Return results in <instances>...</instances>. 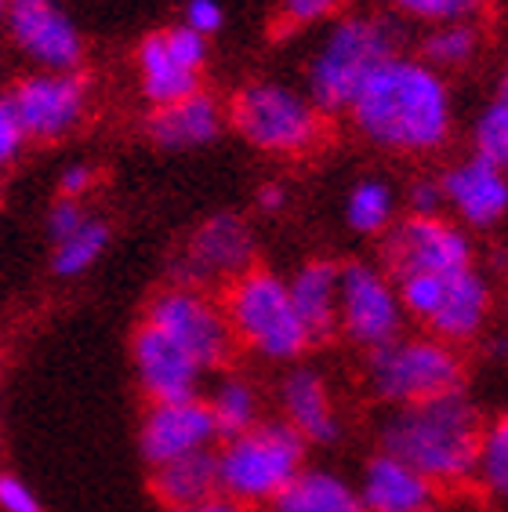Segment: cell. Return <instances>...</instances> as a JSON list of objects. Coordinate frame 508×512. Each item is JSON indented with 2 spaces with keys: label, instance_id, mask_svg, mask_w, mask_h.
Listing matches in <instances>:
<instances>
[{
  "label": "cell",
  "instance_id": "1",
  "mask_svg": "<svg viewBox=\"0 0 508 512\" xmlns=\"http://www.w3.org/2000/svg\"><path fill=\"white\" fill-rule=\"evenodd\" d=\"M352 128L396 157L440 153L454 131V95L440 69L414 55H392L349 106Z\"/></svg>",
  "mask_w": 508,
  "mask_h": 512
},
{
  "label": "cell",
  "instance_id": "2",
  "mask_svg": "<svg viewBox=\"0 0 508 512\" xmlns=\"http://www.w3.org/2000/svg\"><path fill=\"white\" fill-rule=\"evenodd\" d=\"M483 425V414L465 393L392 407L381 422V451L407 462L432 487H458L472 480Z\"/></svg>",
  "mask_w": 508,
  "mask_h": 512
},
{
  "label": "cell",
  "instance_id": "3",
  "mask_svg": "<svg viewBox=\"0 0 508 512\" xmlns=\"http://www.w3.org/2000/svg\"><path fill=\"white\" fill-rule=\"evenodd\" d=\"M392 55H400V30L396 22L360 11V15H338L334 26L316 44L309 73H305V95L323 117L349 113L352 99L363 84L378 73Z\"/></svg>",
  "mask_w": 508,
  "mask_h": 512
},
{
  "label": "cell",
  "instance_id": "4",
  "mask_svg": "<svg viewBox=\"0 0 508 512\" xmlns=\"http://www.w3.org/2000/svg\"><path fill=\"white\" fill-rule=\"evenodd\" d=\"M305 440L287 422H254L251 429L225 436L215 454L218 494L236 505H273L305 469Z\"/></svg>",
  "mask_w": 508,
  "mask_h": 512
},
{
  "label": "cell",
  "instance_id": "5",
  "mask_svg": "<svg viewBox=\"0 0 508 512\" xmlns=\"http://www.w3.org/2000/svg\"><path fill=\"white\" fill-rule=\"evenodd\" d=\"M222 309L229 327H233L236 345L251 349L254 356H262L269 364H294L313 345V338L291 306L287 280L269 273V269L251 266L247 273L229 280Z\"/></svg>",
  "mask_w": 508,
  "mask_h": 512
},
{
  "label": "cell",
  "instance_id": "6",
  "mask_svg": "<svg viewBox=\"0 0 508 512\" xmlns=\"http://www.w3.org/2000/svg\"><path fill=\"white\" fill-rule=\"evenodd\" d=\"M367 389L378 404L407 407L465 389L458 345L432 335H400L367 353Z\"/></svg>",
  "mask_w": 508,
  "mask_h": 512
},
{
  "label": "cell",
  "instance_id": "7",
  "mask_svg": "<svg viewBox=\"0 0 508 512\" xmlns=\"http://www.w3.org/2000/svg\"><path fill=\"white\" fill-rule=\"evenodd\" d=\"M400 306L432 338L450 345L476 342L494 316V284L479 266L450 273H418L396 280Z\"/></svg>",
  "mask_w": 508,
  "mask_h": 512
},
{
  "label": "cell",
  "instance_id": "8",
  "mask_svg": "<svg viewBox=\"0 0 508 512\" xmlns=\"http://www.w3.org/2000/svg\"><path fill=\"white\" fill-rule=\"evenodd\" d=\"M225 120L240 131L244 142L273 157H302L320 146L327 128L323 113L305 91H294L276 80H254L236 91L225 109Z\"/></svg>",
  "mask_w": 508,
  "mask_h": 512
},
{
  "label": "cell",
  "instance_id": "9",
  "mask_svg": "<svg viewBox=\"0 0 508 512\" xmlns=\"http://www.w3.org/2000/svg\"><path fill=\"white\" fill-rule=\"evenodd\" d=\"M146 324H153L175 345H182L196 364H200V371H218L236 353L233 327L225 320L222 302H215L204 287H189V284L164 287L149 302Z\"/></svg>",
  "mask_w": 508,
  "mask_h": 512
},
{
  "label": "cell",
  "instance_id": "10",
  "mask_svg": "<svg viewBox=\"0 0 508 512\" xmlns=\"http://www.w3.org/2000/svg\"><path fill=\"white\" fill-rule=\"evenodd\" d=\"M30 142H62L91 117V84L80 69H33L8 95Z\"/></svg>",
  "mask_w": 508,
  "mask_h": 512
},
{
  "label": "cell",
  "instance_id": "11",
  "mask_svg": "<svg viewBox=\"0 0 508 512\" xmlns=\"http://www.w3.org/2000/svg\"><path fill=\"white\" fill-rule=\"evenodd\" d=\"M400 291L385 269L352 262L338 273V331L360 349H378L403 335Z\"/></svg>",
  "mask_w": 508,
  "mask_h": 512
},
{
  "label": "cell",
  "instance_id": "12",
  "mask_svg": "<svg viewBox=\"0 0 508 512\" xmlns=\"http://www.w3.org/2000/svg\"><path fill=\"white\" fill-rule=\"evenodd\" d=\"M385 266L392 280L476 266L472 237L443 215H411L385 233Z\"/></svg>",
  "mask_w": 508,
  "mask_h": 512
},
{
  "label": "cell",
  "instance_id": "13",
  "mask_svg": "<svg viewBox=\"0 0 508 512\" xmlns=\"http://www.w3.org/2000/svg\"><path fill=\"white\" fill-rule=\"evenodd\" d=\"M138 88L149 106H171L200 91V77L207 66V37L193 33L189 26L149 33L135 51Z\"/></svg>",
  "mask_w": 508,
  "mask_h": 512
},
{
  "label": "cell",
  "instance_id": "14",
  "mask_svg": "<svg viewBox=\"0 0 508 512\" xmlns=\"http://www.w3.org/2000/svg\"><path fill=\"white\" fill-rule=\"evenodd\" d=\"M4 30L33 69H80L84 33L59 0H8Z\"/></svg>",
  "mask_w": 508,
  "mask_h": 512
},
{
  "label": "cell",
  "instance_id": "15",
  "mask_svg": "<svg viewBox=\"0 0 508 512\" xmlns=\"http://www.w3.org/2000/svg\"><path fill=\"white\" fill-rule=\"evenodd\" d=\"M254 266V233L244 218L233 211L211 215L204 226L189 237L182 262H178V284L207 287L229 284Z\"/></svg>",
  "mask_w": 508,
  "mask_h": 512
},
{
  "label": "cell",
  "instance_id": "16",
  "mask_svg": "<svg viewBox=\"0 0 508 512\" xmlns=\"http://www.w3.org/2000/svg\"><path fill=\"white\" fill-rule=\"evenodd\" d=\"M218 440L215 418L207 411V404L200 396L189 400H171V404H153L142 418V433L138 444L146 454L149 465L175 462L196 451H211V444Z\"/></svg>",
  "mask_w": 508,
  "mask_h": 512
},
{
  "label": "cell",
  "instance_id": "17",
  "mask_svg": "<svg viewBox=\"0 0 508 512\" xmlns=\"http://www.w3.org/2000/svg\"><path fill=\"white\" fill-rule=\"evenodd\" d=\"M131 360H135V375L142 393L153 404H171V400H189L200 389V364L193 356L175 345L164 331H157L153 324H138V331L131 335Z\"/></svg>",
  "mask_w": 508,
  "mask_h": 512
},
{
  "label": "cell",
  "instance_id": "18",
  "mask_svg": "<svg viewBox=\"0 0 508 512\" xmlns=\"http://www.w3.org/2000/svg\"><path fill=\"white\" fill-rule=\"evenodd\" d=\"M443 207L454 211L461 226L490 229L498 226L508 211V178L505 168L487 157H465L450 164L440 178Z\"/></svg>",
  "mask_w": 508,
  "mask_h": 512
},
{
  "label": "cell",
  "instance_id": "19",
  "mask_svg": "<svg viewBox=\"0 0 508 512\" xmlns=\"http://www.w3.org/2000/svg\"><path fill=\"white\" fill-rule=\"evenodd\" d=\"M280 411L305 444H334L342 433V418L327 378L316 367H294L280 382Z\"/></svg>",
  "mask_w": 508,
  "mask_h": 512
},
{
  "label": "cell",
  "instance_id": "20",
  "mask_svg": "<svg viewBox=\"0 0 508 512\" xmlns=\"http://www.w3.org/2000/svg\"><path fill=\"white\" fill-rule=\"evenodd\" d=\"M360 502L367 512H425L436 509V487L411 465L392 458L389 451H378L363 465L360 476Z\"/></svg>",
  "mask_w": 508,
  "mask_h": 512
},
{
  "label": "cell",
  "instance_id": "21",
  "mask_svg": "<svg viewBox=\"0 0 508 512\" xmlns=\"http://www.w3.org/2000/svg\"><path fill=\"white\" fill-rule=\"evenodd\" d=\"M149 138L160 149H200L215 142L225 131V106L204 91H196L189 99H178L171 106H157L149 117Z\"/></svg>",
  "mask_w": 508,
  "mask_h": 512
},
{
  "label": "cell",
  "instance_id": "22",
  "mask_svg": "<svg viewBox=\"0 0 508 512\" xmlns=\"http://www.w3.org/2000/svg\"><path fill=\"white\" fill-rule=\"evenodd\" d=\"M338 273L342 266H334L327 258H313L287 280L291 306L313 342H323L338 331Z\"/></svg>",
  "mask_w": 508,
  "mask_h": 512
},
{
  "label": "cell",
  "instance_id": "23",
  "mask_svg": "<svg viewBox=\"0 0 508 512\" xmlns=\"http://www.w3.org/2000/svg\"><path fill=\"white\" fill-rule=\"evenodd\" d=\"M153 494L167 505L171 512L193 509V505L207 502L218 494V469H215V454L211 451H196L186 458H175V462H160L153 465Z\"/></svg>",
  "mask_w": 508,
  "mask_h": 512
},
{
  "label": "cell",
  "instance_id": "24",
  "mask_svg": "<svg viewBox=\"0 0 508 512\" xmlns=\"http://www.w3.org/2000/svg\"><path fill=\"white\" fill-rule=\"evenodd\" d=\"M276 512H367L360 502V494L349 480L323 469H309L298 473L294 483L273 502Z\"/></svg>",
  "mask_w": 508,
  "mask_h": 512
},
{
  "label": "cell",
  "instance_id": "25",
  "mask_svg": "<svg viewBox=\"0 0 508 512\" xmlns=\"http://www.w3.org/2000/svg\"><path fill=\"white\" fill-rule=\"evenodd\" d=\"M345 222L360 237L389 233L392 222H396V193H392L389 182H381V178L356 182L349 189V200H345Z\"/></svg>",
  "mask_w": 508,
  "mask_h": 512
},
{
  "label": "cell",
  "instance_id": "26",
  "mask_svg": "<svg viewBox=\"0 0 508 512\" xmlns=\"http://www.w3.org/2000/svg\"><path fill=\"white\" fill-rule=\"evenodd\" d=\"M207 411H211V418H215V429L218 436H236L244 433V429H251L254 422H262L258 418V389H254L247 378L233 375V378H222V382L215 385V393H211V400H204Z\"/></svg>",
  "mask_w": 508,
  "mask_h": 512
},
{
  "label": "cell",
  "instance_id": "27",
  "mask_svg": "<svg viewBox=\"0 0 508 512\" xmlns=\"http://www.w3.org/2000/svg\"><path fill=\"white\" fill-rule=\"evenodd\" d=\"M479 26L476 22H443V26H432L425 44H421V62H429L432 69H465L469 62H476L479 55Z\"/></svg>",
  "mask_w": 508,
  "mask_h": 512
},
{
  "label": "cell",
  "instance_id": "28",
  "mask_svg": "<svg viewBox=\"0 0 508 512\" xmlns=\"http://www.w3.org/2000/svg\"><path fill=\"white\" fill-rule=\"evenodd\" d=\"M109 247V222L88 215L73 233H66L62 240H55V273L59 276H84L98 258L106 255Z\"/></svg>",
  "mask_w": 508,
  "mask_h": 512
},
{
  "label": "cell",
  "instance_id": "29",
  "mask_svg": "<svg viewBox=\"0 0 508 512\" xmlns=\"http://www.w3.org/2000/svg\"><path fill=\"white\" fill-rule=\"evenodd\" d=\"M472 480L483 487V494L505 502V491H508V422L505 418L483 425Z\"/></svg>",
  "mask_w": 508,
  "mask_h": 512
},
{
  "label": "cell",
  "instance_id": "30",
  "mask_svg": "<svg viewBox=\"0 0 508 512\" xmlns=\"http://www.w3.org/2000/svg\"><path fill=\"white\" fill-rule=\"evenodd\" d=\"M472 142H476V157H487L505 168L508 160V91L501 84L490 102L479 109L476 128H472Z\"/></svg>",
  "mask_w": 508,
  "mask_h": 512
},
{
  "label": "cell",
  "instance_id": "31",
  "mask_svg": "<svg viewBox=\"0 0 508 512\" xmlns=\"http://www.w3.org/2000/svg\"><path fill=\"white\" fill-rule=\"evenodd\" d=\"M385 4L407 19L443 26V22H476L490 0H385Z\"/></svg>",
  "mask_w": 508,
  "mask_h": 512
},
{
  "label": "cell",
  "instance_id": "32",
  "mask_svg": "<svg viewBox=\"0 0 508 512\" xmlns=\"http://www.w3.org/2000/svg\"><path fill=\"white\" fill-rule=\"evenodd\" d=\"M349 0H280V22L287 30H302L316 22H334Z\"/></svg>",
  "mask_w": 508,
  "mask_h": 512
},
{
  "label": "cell",
  "instance_id": "33",
  "mask_svg": "<svg viewBox=\"0 0 508 512\" xmlns=\"http://www.w3.org/2000/svg\"><path fill=\"white\" fill-rule=\"evenodd\" d=\"M26 146H30V138H26V131H22L8 95H0V171L11 168V164L22 157V149Z\"/></svg>",
  "mask_w": 508,
  "mask_h": 512
},
{
  "label": "cell",
  "instance_id": "34",
  "mask_svg": "<svg viewBox=\"0 0 508 512\" xmlns=\"http://www.w3.org/2000/svg\"><path fill=\"white\" fill-rule=\"evenodd\" d=\"M0 512H44V505L22 476L0 473Z\"/></svg>",
  "mask_w": 508,
  "mask_h": 512
},
{
  "label": "cell",
  "instance_id": "35",
  "mask_svg": "<svg viewBox=\"0 0 508 512\" xmlns=\"http://www.w3.org/2000/svg\"><path fill=\"white\" fill-rule=\"evenodd\" d=\"M182 26H189V30L200 33V37H215V33L225 26L222 4H218V0H189L186 22H182Z\"/></svg>",
  "mask_w": 508,
  "mask_h": 512
},
{
  "label": "cell",
  "instance_id": "36",
  "mask_svg": "<svg viewBox=\"0 0 508 512\" xmlns=\"http://www.w3.org/2000/svg\"><path fill=\"white\" fill-rule=\"evenodd\" d=\"M84 218H88V211L80 207V200L59 197V204L48 211V233H51V240H62L66 233H73V229H77Z\"/></svg>",
  "mask_w": 508,
  "mask_h": 512
},
{
  "label": "cell",
  "instance_id": "37",
  "mask_svg": "<svg viewBox=\"0 0 508 512\" xmlns=\"http://www.w3.org/2000/svg\"><path fill=\"white\" fill-rule=\"evenodd\" d=\"M407 200H411V215H440L443 211L440 178H414Z\"/></svg>",
  "mask_w": 508,
  "mask_h": 512
},
{
  "label": "cell",
  "instance_id": "38",
  "mask_svg": "<svg viewBox=\"0 0 508 512\" xmlns=\"http://www.w3.org/2000/svg\"><path fill=\"white\" fill-rule=\"evenodd\" d=\"M95 182H98V175L91 164H69L59 178V197H66V200L88 197L91 189H95Z\"/></svg>",
  "mask_w": 508,
  "mask_h": 512
},
{
  "label": "cell",
  "instance_id": "39",
  "mask_svg": "<svg viewBox=\"0 0 508 512\" xmlns=\"http://www.w3.org/2000/svg\"><path fill=\"white\" fill-rule=\"evenodd\" d=\"M258 207H262V211H269V215L284 211V207H287V189H284V182H265V186L258 189Z\"/></svg>",
  "mask_w": 508,
  "mask_h": 512
},
{
  "label": "cell",
  "instance_id": "40",
  "mask_svg": "<svg viewBox=\"0 0 508 512\" xmlns=\"http://www.w3.org/2000/svg\"><path fill=\"white\" fill-rule=\"evenodd\" d=\"M182 512H251V509L236 505L233 498H225V494H215V498H207V502L193 505V509H182Z\"/></svg>",
  "mask_w": 508,
  "mask_h": 512
},
{
  "label": "cell",
  "instance_id": "41",
  "mask_svg": "<svg viewBox=\"0 0 508 512\" xmlns=\"http://www.w3.org/2000/svg\"><path fill=\"white\" fill-rule=\"evenodd\" d=\"M4 4H8V0H0V30H4Z\"/></svg>",
  "mask_w": 508,
  "mask_h": 512
},
{
  "label": "cell",
  "instance_id": "42",
  "mask_svg": "<svg viewBox=\"0 0 508 512\" xmlns=\"http://www.w3.org/2000/svg\"><path fill=\"white\" fill-rule=\"evenodd\" d=\"M0 200H4V178H0Z\"/></svg>",
  "mask_w": 508,
  "mask_h": 512
},
{
  "label": "cell",
  "instance_id": "43",
  "mask_svg": "<svg viewBox=\"0 0 508 512\" xmlns=\"http://www.w3.org/2000/svg\"><path fill=\"white\" fill-rule=\"evenodd\" d=\"M425 512H436V509H425Z\"/></svg>",
  "mask_w": 508,
  "mask_h": 512
}]
</instances>
